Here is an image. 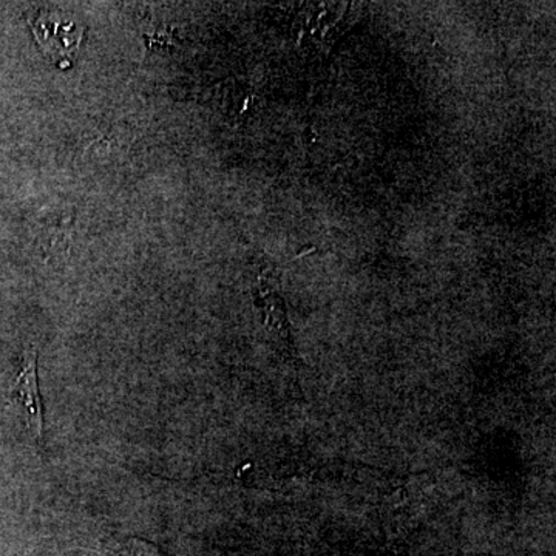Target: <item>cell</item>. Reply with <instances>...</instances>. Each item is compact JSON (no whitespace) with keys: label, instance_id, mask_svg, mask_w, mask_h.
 <instances>
[{"label":"cell","instance_id":"cell-1","mask_svg":"<svg viewBox=\"0 0 556 556\" xmlns=\"http://www.w3.org/2000/svg\"><path fill=\"white\" fill-rule=\"evenodd\" d=\"M38 354L27 350L22 358L16 382L10 390V404H21L27 412L28 427L35 437L42 441L43 415L38 383Z\"/></svg>","mask_w":556,"mask_h":556},{"label":"cell","instance_id":"cell-2","mask_svg":"<svg viewBox=\"0 0 556 556\" xmlns=\"http://www.w3.org/2000/svg\"><path fill=\"white\" fill-rule=\"evenodd\" d=\"M116 556H163L159 548L142 540H129L116 548Z\"/></svg>","mask_w":556,"mask_h":556}]
</instances>
